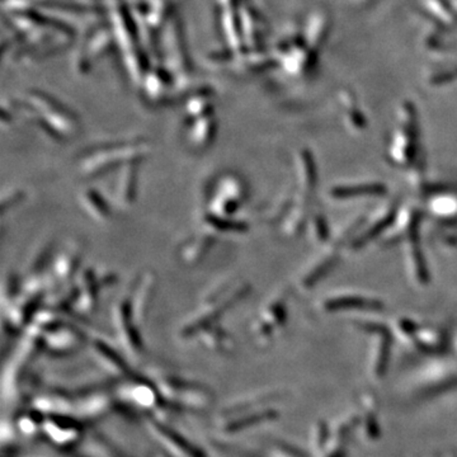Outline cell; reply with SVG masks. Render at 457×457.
I'll use <instances>...</instances> for the list:
<instances>
[{
    "mask_svg": "<svg viewBox=\"0 0 457 457\" xmlns=\"http://www.w3.org/2000/svg\"><path fill=\"white\" fill-rule=\"evenodd\" d=\"M152 290H154V277L147 273L138 282L136 289L130 300L131 307L135 315V319L138 324L143 321L145 316L146 310L152 303Z\"/></svg>",
    "mask_w": 457,
    "mask_h": 457,
    "instance_id": "obj_9",
    "label": "cell"
},
{
    "mask_svg": "<svg viewBox=\"0 0 457 457\" xmlns=\"http://www.w3.org/2000/svg\"><path fill=\"white\" fill-rule=\"evenodd\" d=\"M138 163L122 166L115 184V202L121 209H127L138 195Z\"/></svg>",
    "mask_w": 457,
    "mask_h": 457,
    "instance_id": "obj_4",
    "label": "cell"
},
{
    "mask_svg": "<svg viewBox=\"0 0 457 457\" xmlns=\"http://www.w3.org/2000/svg\"><path fill=\"white\" fill-rule=\"evenodd\" d=\"M80 205L83 210L86 211L90 218H95V221L103 223L111 218V206L101 192L93 187L86 189L81 192Z\"/></svg>",
    "mask_w": 457,
    "mask_h": 457,
    "instance_id": "obj_8",
    "label": "cell"
},
{
    "mask_svg": "<svg viewBox=\"0 0 457 457\" xmlns=\"http://www.w3.org/2000/svg\"><path fill=\"white\" fill-rule=\"evenodd\" d=\"M149 152L144 141H129L122 144L101 146L86 154L80 160V170L88 177L103 175L111 168L125 166L129 163H140Z\"/></svg>",
    "mask_w": 457,
    "mask_h": 457,
    "instance_id": "obj_2",
    "label": "cell"
},
{
    "mask_svg": "<svg viewBox=\"0 0 457 457\" xmlns=\"http://www.w3.org/2000/svg\"><path fill=\"white\" fill-rule=\"evenodd\" d=\"M81 259V248L78 243L67 244L54 261L52 273L60 282H67L77 269Z\"/></svg>",
    "mask_w": 457,
    "mask_h": 457,
    "instance_id": "obj_6",
    "label": "cell"
},
{
    "mask_svg": "<svg viewBox=\"0 0 457 457\" xmlns=\"http://www.w3.org/2000/svg\"><path fill=\"white\" fill-rule=\"evenodd\" d=\"M191 118H195V121L192 120V122H189L187 136L189 144L197 150L209 147L216 134V121L212 116V112Z\"/></svg>",
    "mask_w": 457,
    "mask_h": 457,
    "instance_id": "obj_5",
    "label": "cell"
},
{
    "mask_svg": "<svg viewBox=\"0 0 457 457\" xmlns=\"http://www.w3.org/2000/svg\"><path fill=\"white\" fill-rule=\"evenodd\" d=\"M215 241V234L209 230H201L191 235L181 248V257L183 261L196 263L201 261L206 253L210 250Z\"/></svg>",
    "mask_w": 457,
    "mask_h": 457,
    "instance_id": "obj_7",
    "label": "cell"
},
{
    "mask_svg": "<svg viewBox=\"0 0 457 457\" xmlns=\"http://www.w3.org/2000/svg\"><path fill=\"white\" fill-rule=\"evenodd\" d=\"M24 109L33 121L54 138L61 140L73 138L79 129L73 113L46 95L35 93L27 95L24 99Z\"/></svg>",
    "mask_w": 457,
    "mask_h": 457,
    "instance_id": "obj_1",
    "label": "cell"
},
{
    "mask_svg": "<svg viewBox=\"0 0 457 457\" xmlns=\"http://www.w3.org/2000/svg\"><path fill=\"white\" fill-rule=\"evenodd\" d=\"M243 183L236 175L232 173L220 175L211 184L207 197V211L205 215L234 220V215L243 202Z\"/></svg>",
    "mask_w": 457,
    "mask_h": 457,
    "instance_id": "obj_3",
    "label": "cell"
}]
</instances>
